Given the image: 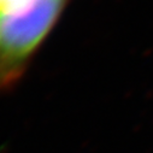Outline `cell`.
Returning <instances> with one entry per match:
<instances>
[{"instance_id":"cell-1","label":"cell","mask_w":153,"mask_h":153,"mask_svg":"<svg viewBox=\"0 0 153 153\" xmlns=\"http://www.w3.org/2000/svg\"><path fill=\"white\" fill-rule=\"evenodd\" d=\"M70 0H0V93L15 88Z\"/></svg>"}]
</instances>
